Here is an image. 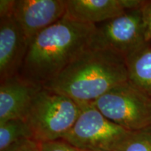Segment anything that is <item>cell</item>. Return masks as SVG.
<instances>
[{
  "mask_svg": "<svg viewBox=\"0 0 151 151\" xmlns=\"http://www.w3.org/2000/svg\"><path fill=\"white\" fill-rule=\"evenodd\" d=\"M94 27L65 16L30 41L18 75L43 87L88 48Z\"/></svg>",
  "mask_w": 151,
  "mask_h": 151,
  "instance_id": "6da1fadb",
  "label": "cell"
},
{
  "mask_svg": "<svg viewBox=\"0 0 151 151\" xmlns=\"http://www.w3.org/2000/svg\"><path fill=\"white\" fill-rule=\"evenodd\" d=\"M128 81L124 57L109 50L87 48L43 88L78 103H92Z\"/></svg>",
  "mask_w": 151,
  "mask_h": 151,
  "instance_id": "7a4b0ae2",
  "label": "cell"
},
{
  "mask_svg": "<svg viewBox=\"0 0 151 151\" xmlns=\"http://www.w3.org/2000/svg\"><path fill=\"white\" fill-rule=\"evenodd\" d=\"M81 111L80 103L43 87L34 98L24 121L37 142L55 141L69 132Z\"/></svg>",
  "mask_w": 151,
  "mask_h": 151,
  "instance_id": "3957f363",
  "label": "cell"
},
{
  "mask_svg": "<svg viewBox=\"0 0 151 151\" xmlns=\"http://www.w3.org/2000/svg\"><path fill=\"white\" fill-rule=\"evenodd\" d=\"M92 104L106 118L128 131L151 127V97L129 81L114 87Z\"/></svg>",
  "mask_w": 151,
  "mask_h": 151,
  "instance_id": "277c9868",
  "label": "cell"
},
{
  "mask_svg": "<svg viewBox=\"0 0 151 151\" xmlns=\"http://www.w3.org/2000/svg\"><path fill=\"white\" fill-rule=\"evenodd\" d=\"M80 104V115L62 140L80 150L118 151L131 132L109 120L92 103Z\"/></svg>",
  "mask_w": 151,
  "mask_h": 151,
  "instance_id": "5b68a950",
  "label": "cell"
},
{
  "mask_svg": "<svg viewBox=\"0 0 151 151\" xmlns=\"http://www.w3.org/2000/svg\"><path fill=\"white\" fill-rule=\"evenodd\" d=\"M141 8L95 24L88 48L109 50L127 58L146 44Z\"/></svg>",
  "mask_w": 151,
  "mask_h": 151,
  "instance_id": "8992f818",
  "label": "cell"
},
{
  "mask_svg": "<svg viewBox=\"0 0 151 151\" xmlns=\"http://www.w3.org/2000/svg\"><path fill=\"white\" fill-rule=\"evenodd\" d=\"M66 11L67 0H15L13 16L30 42L64 18Z\"/></svg>",
  "mask_w": 151,
  "mask_h": 151,
  "instance_id": "52a82bcc",
  "label": "cell"
},
{
  "mask_svg": "<svg viewBox=\"0 0 151 151\" xmlns=\"http://www.w3.org/2000/svg\"><path fill=\"white\" fill-rule=\"evenodd\" d=\"M29 44L13 14L0 16V81L18 75Z\"/></svg>",
  "mask_w": 151,
  "mask_h": 151,
  "instance_id": "ba28073f",
  "label": "cell"
},
{
  "mask_svg": "<svg viewBox=\"0 0 151 151\" xmlns=\"http://www.w3.org/2000/svg\"><path fill=\"white\" fill-rule=\"evenodd\" d=\"M144 2L139 0H67L65 16L95 25L128 10L141 8Z\"/></svg>",
  "mask_w": 151,
  "mask_h": 151,
  "instance_id": "9c48e42d",
  "label": "cell"
},
{
  "mask_svg": "<svg viewBox=\"0 0 151 151\" xmlns=\"http://www.w3.org/2000/svg\"><path fill=\"white\" fill-rule=\"evenodd\" d=\"M43 87L19 75L0 82V122L13 119L24 120L34 98Z\"/></svg>",
  "mask_w": 151,
  "mask_h": 151,
  "instance_id": "30bf717a",
  "label": "cell"
},
{
  "mask_svg": "<svg viewBox=\"0 0 151 151\" xmlns=\"http://www.w3.org/2000/svg\"><path fill=\"white\" fill-rule=\"evenodd\" d=\"M125 60L129 82L151 97V46L147 43Z\"/></svg>",
  "mask_w": 151,
  "mask_h": 151,
  "instance_id": "8fae6325",
  "label": "cell"
},
{
  "mask_svg": "<svg viewBox=\"0 0 151 151\" xmlns=\"http://www.w3.org/2000/svg\"><path fill=\"white\" fill-rule=\"evenodd\" d=\"M27 139H33V136L24 120L13 119L0 122V151H7Z\"/></svg>",
  "mask_w": 151,
  "mask_h": 151,
  "instance_id": "7c38bea8",
  "label": "cell"
},
{
  "mask_svg": "<svg viewBox=\"0 0 151 151\" xmlns=\"http://www.w3.org/2000/svg\"><path fill=\"white\" fill-rule=\"evenodd\" d=\"M118 151H151V127L130 132Z\"/></svg>",
  "mask_w": 151,
  "mask_h": 151,
  "instance_id": "4fadbf2b",
  "label": "cell"
},
{
  "mask_svg": "<svg viewBox=\"0 0 151 151\" xmlns=\"http://www.w3.org/2000/svg\"><path fill=\"white\" fill-rule=\"evenodd\" d=\"M39 143L40 151H78V148L62 139Z\"/></svg>",
  "mask_w": 151,
  "mask_h": 151,
  "instance_id": "5bb4252c",
  "label": "cell"
},
{
  "mask_svg": "<svg viewBox=\"0 0 151 151\" xmlns=\"http://www.w3.org/2000/svg\"><path fill=\"white\" fill-rule=\"evenodd\" d=\"M145 27V38L146 43L151 41V1H145L141 7Z\"/></svg>",
  "mask_w": 151,
  "mask_h": 151,
  "instance_id": "9a60e30c",
  "label": "cell"
},
{
  "mask_svg": "<svg viewBox=\"0 0 151 151\" xmlns=\"http://www.w3.org/2000/svg\"><path fill=\"white\" fill-rule=\"evenodd\" d=\"M7 151H40L39 143L34 139H27L11 147Z\"/></svg>",
  "mask_w": 151,
  "mask_h": 151,
  "instance_id": "2e32d148",
  "label": "cell"
},
{
  "mask_svg": "<svg viewBox=\"0 0 151 151\" xmlns=\"http://www.w3.org/2000/svg\"><path fill=\"white\" fill-rule=\"evenodd\" d=\"M15 1L14 0H1L0 1V16L13 14Z\"/></svg>",
  "mask_w": 151,
  "mask_h": 151,
  "instance_id": "e0dca14e",
  "label": "cell"
},
{
  "mask_svg": "<svg viewBox=\"0 0 151 151\" xmlns=\"http://www.w3.org/2000/svg\"><path fill=\"white\" fill-rule=\"evenodd\" d=\"M78 151H93V150H80V149H78Z\"/></svg>",
  "mask_w": 151,
  "mask_h": 151,
  "instance_id": "ac0fdd59",
  "label": "cell"
}]
</instances>
